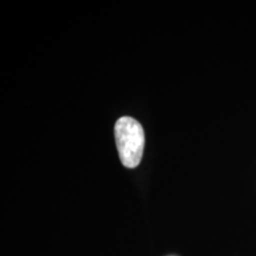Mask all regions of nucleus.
I'll use <instances>...</instances> for the list:
<instances>
[{
    "instance_id": "nucleus-1",
    "label": "nucleus",
    "mask_w": 256,
    "mask_h": 256,
    "mask_svg": "<svg viewBox=\"0 0 256 256\" xmlns=\"http://www.w3.org/2000/svg\"><path fill=\"white\" fill-rule=\"evenodd\" d=\"M114 131L122 164L128 168L137 167L144 148L142 126L133 118L122 117L117 120Z\"/></svg>"
}]
</instances>
